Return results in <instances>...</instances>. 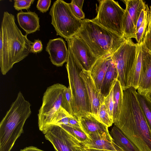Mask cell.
Instances as JSON below:
<instances>
[{
	"instance_id": "cell-1",
	"label": "cell",
	"mask_w": 151,
	"mask_h": 151,
	"mask_svg": "<svg viewBox=\"0 0 151 151\" xmlns=\"http://www.w3.org/2000/svg\"><path fill=\"white\" fill-rule=\"evenodd\" d=\"M137 93L132 87L123 91L121 112L113 123L139 151H151V131Z\"/></svg>"
},
{
	"instance_id": "cell-2",
	"label": "cell",
	"mask_w": 151,
	"mask_h": 151,
	"mask_svg": "<svg viewBox=\"0 0 151 151\" xmlns=\"http://www.w3.org/2000/svg\"><path fill=\"white\" fill-rule=\"evenodd\" d=\"M15 21L14 15L4 12L0 31V67L3 75L29 55L33 43L27 35L22 34Z\"/></svg>"
},
{
	"instance_id": "cell-3",
	"label": "cell",
	"mask_w": 151,
	"mask_h": 151,
	"mask_svg": "<svg viewBox=\"0 0 151 151\" xmlns=\"http://www.w3.org/2000/svg\"><path fill=\"white\" fill-rule=\"evenodd\" d=\"M82 26L76 35L99 58L111 55L126 39L97 24L92 19L82 20Z\"/></svg>"
},
{
	"instance_id": "cell-4",
	"label": "cell",
	"mask_w": 151,
	"mask_h": 151,
	"mask_svg": "<svg viewBox=\"0 0 151 151\" xmlns=\"http://www.w3.org/2000/svg\"><path fill=\"white\" fill-rule=\"evenodd\" d=\"M30 106L19 91L0 123V151H10L23 133L24 123L31 113Z\"/></svg>"
},
{
	"instance_id": "cell-5",
	"label": "cell",
	"mask_w": 151,
	"mask_h": 151,
	"mask_svg": "<svg viewBox=\"0 0 151 151\" xmlns=\"http://www.w3.org/2000/svg\"><path fill=\"white\" fill-rule=\"evenodd\" d=\"M68 45V57L66 67L72 97L73 116L78 119L92 114L84 81L80 73L84 69L73 55Z\"/></svg>"
},
{
	"instance_id": "cell-6",
	"label": "cell",
	"mask_w": 151,
	"mask_h": 151,
	"mask_svg": "<svg viewBox=\"0 0 151 151\" xmlns=\"http://www.w3.org/2000/svg\"><path fill=\"white\" fill-rule=\"evenodd\" d=\"M49 14L51 17V24L57 35L66 41L75 35L82 24V20L76 18L71 12L68 3L62 0L54 2Z\"/></svg>"
},
{
	"instance_id": "cell-7",
	"label": "cell",
	"mask_w": 151,
	"mask_h": 151,
	"mask_svg": "<svg viewBox=\"0 0 151 151\" xmlns=\"http://www.w3.org/2000/svg\"><path fill=\"white\" fill-rule=\"evenodd\" d=\"M99 1L97 16L92 20L108 30L124 37L123 20L125 9L117 1L113 0Z\"/></svg>"
},
{
	"instance_id": "cell-8",
	"label": "cell",
	"mask_w": 151,
	"mask_h": 151,
	"mask_svg": "<svg viewBox=\"0 0 151 151\" xmlns=\"http://www.w3.org/2000/svg\"><path fill=\"white\" fill-rule=\"evenodd\" d=\"M66 88L61 84H55L48 87L44 93L38 114V125L41 131L52 123L61 106L64 92Z\"/></svg>"
},
{
	"instance_id": "cell-9",
	"label": "cell",
	"mask_w": 151,
	"mask_h": 151,
	"mask_svg": "<svg viewBox=\"0 0 151 151\" xmlns=\"http://www.w3.org/2000/svg\"><path fill=\"white\" fill-rule=\"evenodd\" d=\"M139 45L131 39H126L120 47L111 55L118 71L117 80L122 90L127 89L128 79L136 60Z\"/></svg>"
},
{
	"instance_id": "cell-10",
	"label": "cell",
	"mask_w": 151,
	"mask_h": 151,
	"mask_svg": "<svg viewBox=\"0 0 151 151\" xmlns=\"http://www.w3.org/2000/svg\"><path fill=\"white\" fill-rule=\"evenodd\" d=\"M56 151H76L80 142L60 126L50 124L42 131Z\"/></svg>"
},
{
	"instance_id": "cell-11",
	"label": "cell",
	"mask_w": 151,
	"mask_h": 151,
	"mask_svg": "<svg viewBox=\"0 0 151 151\" xmlns=\"http://www.w3.org/2000/svg\"><path fill=\"white\" fill-rule=\"evenodd\" d=\"M126 8L123 20L124 37L125 39L136 38V26L138 19L143 9L147 5L142 0H125Z\"/></svg>"
},
{
	"instance_id": "cell-12",
	"label": "cell",
	"mask_w": 151,
	"mask_h": 151,
	"mask_svg": "<svg viewBox=\"0 0 151 151\" xmlns=\"http://www.w3.org/2000/svg\"><path fill=\"white\" fill-rule=\"evenodd\" d=\"M67 41L73 55L84 69L89 71L98 58L93 54L87 45L76 35Z\"/></svg>"
},
{
	"instance_id": "cell-13",
	"label": "cell",
	"mask_w": 151,
	"mask_h": 151,
	"mask_svg": "<svg viewBox=\"0 0 151 151\" xmlns=\"http://www.w3.org/2000/svg\"><path fill=\"white\" fill-rule=\"evenodd\" d=\"M85 86L92 114L97 119L100 107L104 103L105 98L96 89L89 71L83 69L80 73Z\"/></svg>"
},
{
	"instance_id": "cell-14",
	"label": "cell",
	"mask_w": 151,
	"mask_h": 151,
	"mask_svg": "<svg viewBox=\"0 0 151 151\" xmlns=\"http://www.w3.org/2000/svg\"><path fill=\"white\" fill-rule=\"evenodd\" d=\"M45 50L49 54V58L54 65L58 67L62 66L67 62L68 50L65 42L62 38H58L50 40Z\"/></svg>"
},
{
	"instance_id": "cell-15",
	"label": "cell",
	"mask_w": 151,
	"mask_h": 151,
	"mask_svg": "<svg viewBox=\"0 0 151 151\" xmlns=\"http://www.w3.org/2000/svg\"><path fill=\"white\" fill-rule=\"evenodd\" d=\"M89 141L85 145L81 143L84 148L112 151H123L114 142L110 133L91 134L88 135Z\"/></svg>"
},
{
	"instance_id": "cell-16",
	"label": "cell",
	"mask_w": 151,
	"mask_h": 151,
	"mask_svg": "<svg viewBox=\"0 0 151 151\" xmlns=\"http://www.w3.org/2000/svg\"><path fill=\"white\" fill-rule=\"evenodd\" d=\"M143 75L137 89L139 94H151V54L145 51L142 45Z\"/></svg>"
},
{
	"instance_id": "cell-17",
	"label": "cell",
	"mask_w": 151,
	"mask_h": 151,
	"mask_svg": "<svg viewBox=\"0 0 151 151\" xmlns=\"http://www.w3.org/2000/svg\"><path fill=\"white\" fill-rule=\"evenodd\" d=\"M17 16L19 24L26 32V35L40 30L39 18L35 12H24L21 11L17 14Z\"/></svg>"
},
{
	"instance_id": "cell-18",
	"label": "cell",
	"mask_w": 151,
	"mask_h": 151,
	"mask_svg": "<svg viewBox=\"0 0 151 151\" xmlns=\"http://www.w3.org/2000/svg\"><path fill=\"white\" fill-rule=\"evenodd\" d=\"M111 55L98 59L89 70L96 89L100 93L104 76L112 58Z\"/></svg>"
},
{
	"instance_id": "cell-19",
	"label": "cell",
	"mask_w": 151,
	"mask_h": 151,
	"mask_svg": "<svg viewBox=\"0 0 151 151\" xmlns=\"http://www.w3.org/2000/svg\"><path fill=\"white\" fill-rule=\"evenodd\" d=\"M78 121L81 129L87 135L93 133H109L108 127L92 114L78 118Z\"/></svg>"
},
{
	"instance_id": "cell-20",
	"label": "cell",
	"mask_w": 151,
	"mask_h": 151,
	"mask_svg": "<svg viewBox=\"0 0 151 151\" xmlns=\"http://www.w3.org/2000/svg\"><path fill=\"white\" fill-rule=\"evenodd\" d=\"M143 75L142 44L139 45L136 60L128 76L127 88L132 87L137 90Z\"/></svg>"
},
{
	"instance_id": "cell-21",
	"label": "cell",
	"mask_w": 151,
	"mask_h": 151,
	"mask_svg": "<svg viewBox=\"0 0 151 151\" xmlns=\"http://www.w3.org/2000/svg\"><path fill=\"white\" fill-rule=\"evenodd\" d=\"M118 76L116 66L111 58L104 76L100 91L104 98L109 93L117 80Z\"/></svg>"
},
{
	"instance_id": "cell-22",
	"label": "cell",
	"mask_w": 151,
	"mask_h": 151,
	"mask_svg": "<svg viewBox=\"0 0 151 151\" xmlns=\"http://www.w3.org/2000/svg\"><path fill=\"white\" fill-rule=\"evenodd\" d=\"M109 133L114 142L123 151H139L115 125L113 127Z\"/></svg>"
},
{
	"instance_id": "cell-23",
	"label": "cell",
	"mask_w": 151,
	"mask_h": 151,
	"mask_svg": "<svg viewBox=\"0 0 151 151\" xmlns=\"http://www.w3.org/2000/svg\"><path fill=\"white\" fill-rule=\"evenodd\" d=\"M113 89L114 104L113 120L114 122L120 113L123 99V90L119 82L117 80L113 87Z\"/></svg>"
},
{
	"instance_id": "cell-24",
	"label": "cell",
	"mask_w": 151,
	"mask_h": 151,
	"mask_svg": "<svg viewBox=\"0 0 151 151\" xmlns=\"http://www.w3.org/2000/svg\"><path fill=\"white\" fill-rule=\"evenodd\" d=\"M137 96L151 131V95H142L137 92Z\"/></svg>"
},
{
	"instance_id": "cell-25",
	"label": "cell",
	"mask_w": 151,
	"mask_h": 151,
	"mask_svg": "<svg viewBox=\"0 0 151 151\" xmlns=\"http://www.w3.org/2000/svg\"><path fill=\"white\" fill-rule=\"evenodd\" d=\"M59 126L83 145L86 144L89 141V138L88 135L81 128L75 127L69 125L61 124Z\"/></svg>"
},
{
	"instance_id": "cell-26",
	"label": "cell",
	"mask_w": 151,
	"mask_h": 151,
	"mask_svg": "<svg viewBox=\"0 0 151 151\" xmlns=\"http://www.w3.org/2000/svg\"><path fill=\"white\" fill-rule=\"evenodd\" d=\"M72 102V97L71 92L70 88L68 86L64 90L61 106L70 115L73 116Z\"/></svg>"
},
{
	"instance_id": "cell-27",
	"label": "cell",
	"mask_w": 151,
	"mask_h": 151,
	"mask_svg": "<svg viewBox=\"0 0 151 151\" xmlns=\"http://www.w3.org/2000/svg\"><path fill=\"white\" fill-rule=\"evenodd\" d=\"M97 119L108 127L111 126L113 123V119L110 116L104 103L100 107Z\"/></svg>"
},
{
	"instance_id": "cell-28",
	"label": "cell",
	"mask_w": 151,
	"mask_h": 151,
	"mask_svg": "<svg viewBox=\"0 0 151 151\" xmlns=\"http://www.w3.org/2000/svg\"><path fill=\"white\" fill-rule=\"evenodd\" d=\"M70 115L61 106L51 124L60 125H68L69 117Z\"/></svg>"
},
{
	"instance_id": "cell-29",
	"label": "cell",
	"mask_w": 151,
	"mask_h": 151,
	"mask_svg": "<svg viewBox=\"0 0 151 151\" xmlns=\"http://www.w3.org/2000/svg\"><path fill=\"white\" fill-rule=\"evenodd\" d=\"M149 11L148 8V23L142 45L144 50L151 54V21L149 17Z\"/></svg>"
},
{
	"instance_id": "cell-30",
	"label": "cell",
	"mask_w": 151,
	"mask_h": 151,
	"mask_svg": "<svg viewBox=\"0 0 151 151\" xmlns=\"http://www.w3.org/2000/svg\"><path fill=\"white\" fill-rule=\"evenodd\" d=\"M147 6L146 9V12L144 20L141 25L138 29L136 32V40L138 45L142 44L143 39L144 37L146 30L148 22V9Z\"/></svg>"
},
{
	"instance_id": "cell-31",
	"label": "cell",
	"mask_w": 151,
	"mask_h": 151,
	"mask_svg": "<svg viewBox=\"0 0 151 151\" xmlns=\"http://www.w3.org/2000/svg\"><path fill=\"white\" fill-rule=\"evenodd\" d=\"M104 103L110 116L113 119L114 107L113 88L108 96L105 98Z\"/></svg>"
},
{
	"instance_id": "cell-32",
	"label": "cell",
	"mask_w": 151,
	"mask_h": 151,
	"mask_svg": "<svg viewBox=\"0 0 151 151\" xmlns=\"http://www.w3.org/2000/svg\"><path fill=\"white\" fill-rule=\"evenodd\" d=\"M34 0H14V7L18 11L22 9H27L30 8Z\"/></svg>"
},
{
	"instance_id": "cell-33",
	"label": "cell",
	"mask_w": 151,
	"mask_h": 151,
	"mask_svg": "<svg viewBox=\"0 0 151 151\" xmlns=\"http://www.w3.org/2000/svg\"><path fill=\"white\" fill-rule=\"evenodd\" d=\"M68 4L72 13L76 18L81 20L84 19L85 15L82 9L71 2Z\"/></svg>"
},
{
	"instance_id": "cell-34",
	"label": "cell",
	"mask_w": 151,
	"mask_h": 151,
	"mask_svg": "<svg viewBox=\"0 0 151 151\" xmlns=\"http://www.w3.org/2000/svg\"><path fill=\"white\" fill-rule=\"evenodd\" d=\"M51 2V0H38L36 6L37 8L42 13L46 12L48 11Z\"/></svg>"
},
{
	"instance_id": "cell-35",
	"label": "cell",
	"mask_w": 151,
	"mask_h": 151,
	"mask_svg": "<svg viewBox=\"0 0 151 151\" xmlns=\"http://www.w3.org/2000/svg\"><path fill=\"white\" fill-rule=\"evenodd\" d=\"M43 50L42 42L39 39L35 40L31 45L30 49V52L37 53L41 52Z\"/></svg>"
},
{
	"instance_id": "cell-36",
	"label": "cell",
	"mask_w": 151,
	"mask_h": 151,
	"mask_svg": "<svg viewBox=\"0 0 151 151\" xmlns=\"http://www.w3.org/2000/svg\"><path fill=\"white\" fill-rule=\"evenodd\" d=\"M68 124L69 125L73 127L81 128L78 119L74 116H70Z\"/></svg>"
},
{
	"instance_id": "cell-37",
	"label": "cell",
	"mask_w": 151,
	"mask_h": 151,
	"mask_svg": "<svg viewBox=\"0 0 151 151\" xmlns=\"http://www.w3.org/2000/svg\"><path fill=\"white\" fill-rule=\"evenodd\" d=\"M146 12V9H143L138 19L136 26V32L142 24L144 20Z\"/></svg>"
},
{
	"instance_id": "cell-38",
	"label": "cell",
	"mask_w": 151,
	"mask_h": 151,
	"mask_svg": "<svg viewBox=\"0 0 151 151\" xmlns=\"http://www.w3.org/2000/svg\"><path fill=\"white\" fill-rule=\"evenodd\" d=\"M84 1L83 0H72L71 2L80 9H82Z\"/></svg>"
},
{
	"instance_id": "cell-39",
	"label": "cell",
	"mask_w": 151,
	"mask_h": 151,
	"mask_svg": "<svg viewBox=\"0 0 151 151\" xmlns=\"http://www.w3.org/2000/svg\"><path fill=\"white\" fill-rule=\"evenodd\" d=\"M20 151H44L34 146H29L26 147Z\"/></svg>"
},
{
	"instance_id": "cell-40",
	"label": "cell",
	"mask_w": 151,
	"mask_h": 151,
	"mask_svg": "<svg viewBox=\"0 0 151 151\" xmlns=\"http://www.w3.org/2000/svg\"><path fill=\"white\" fill-rule=\"evenodd\" d=\"M79 147L82 151H112L104 150H101L96 149H88L84 148L82 147L80 145L79 146Z\"/></svg>"
},
{
	"instance_id": "cell-41",
	"label": "cell",
	"mask_w": 151,
	"mask_h": 151,
	"mask_svg": "<svg viewBox=\"0 0 151 151\" xmlns=\"http://www.w3.org/2000/svg\"><path fill=\"white\" fill-rule=\"evenodd\" d=\"M149 18L151 21V6H150V9L149 13Z\"/></svg>"
},
{
	"instance_id": "cell-42",
	"label": "cell",
	"mask_w": 151,
	"mask_h": 151,
	"mask_svg": "<svg viewBox=\"0 0 151 151\" xmlns=\"http://www.w3.org/2000/svg\"><path fill=\"white\" fill-rule=\"evenodd\" d=\"M80 143L79 145H77L76 147V151H82L79 147V146L80 145Z\"/></svg>"
},
{
	"instance_id": "cell-43",
	"label": "cell",
	"mask_w": 151,
	"mask_h": 151,
	"mask_svg": "<svg viewBox=\"0 0 151 151\" xmlns=\"http://www.w3.org/2000/svg\"><path fill=\"white\" fill-rule=\"evenodd\" d=\"M150 94V95H151V94Z\"/></svg>"
}]
</instances>
